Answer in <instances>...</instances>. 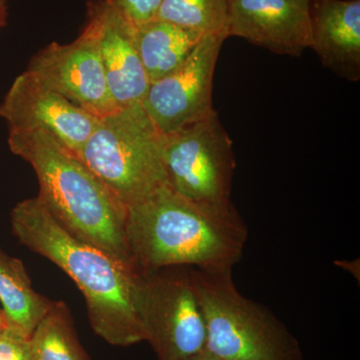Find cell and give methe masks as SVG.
Listing matches in <instances>:
<instances>
[{
	"label": "cell",
	"mask_w": 360,
	"mask_h": 360,
	"mask_svg": "<svg viewBox=\"0 0 360 360\" xmlns=\"http://www.w3.org/2000/svg\"><path fill=\"white\" fill-rule=\"evenodd\" d=\"M155 20L200 33L227 37V0H162Z\"/></svg>",
	"instance_id": "17"
},
{
	"label": "cell",
	"mask_w": 360,
	"mask_h": 360,
	"mask_svg": "<svg viewBox=\"0 0 360 360\" xmlns=\"http://www.w3.org/2000/svg\"><path fill=\"white\" fill-rule=\"evenodd\" d=\"M125 231L139 274L174 266L232 269L243 257L248 236L234 205L195 202L168 184L127 206Z\"/></svg>",
	"instance_id": "1"
},
{
	"label": "cell",
	"mask_w": 360,
	"mask_h": 360,
	"mask_svg": "<svg viewBox=\"0 0 360 360\" xmlns=\"http://www.w3.org/2000/svg\"><path fill=\"white\" fill-rule=\"evenodd\" d=\"M7 16H8L7 0H0V28L6 25Z\"/></svg>",
	"instance_id": "20"
},
{
	"label": "cell",
	"mask_w": 360,
	"mask_h": 360,
	"mask_svg": "<svg viewBox=\"0 0 360 360\" xmlns=\"http://www.w3.org/2000/svg\"><path fill=\"white\" fill-rule=\"evenodd\" d=\"M232 269L193 267L194 290L206 328V350L220 360H303L302 348L283 321L239 292Z\"/></svg>",
	"instance_id": "4"
},
{
	"label": "cell",
	"mask_w": 360,
	"mask_h": 360,
	"mask_svg": "<svg viewBox=\"0 0 360 360\" xmlns=\"http://www.w3.org/2000/svg\"><path fill=\"white\" fill-rule=\"evenodd\" d=\"M203 35L167 21L153 20L134 26V41L149 82L179 68Z\"/></svg>",
	"instance_id": "14"
},
{
	"label": "cell",
	"mask_w": 360,
	"mask_h": 360,
	"mask_svg": "<svg viewBox=\"0 0 360 360\" xmlns=\"http://www.w3.org/2000/svg\"><path fill=\"white\" fill-rule=\"evenodd\" d=\"M51 303L32 288L22 262L0 250V304L6 326L30 338Z\"/></svg>",
	"instance_id": "15"
},
{
	"label": "cell",
	"mask_w": 360,
	"mask_h": 360,
	"mask_svg": "<svg viewBox=\"0 0 360 360\" xmlns=\"http://www.w3.org/2000/svg\"><path fill=\"white\" fill-rule=\"evenodd\" d=\"M165 136L134 104L99 120L77 156L127 207L168 184Z\"/></svg>",
	"instance_id": "5"
},
{
	"label": "cell",
	"mask_w": 360,
	"mask_h": 360,
	"mask_svg": "<svg viewBox=\"0 0 360 360\" xmlns=\"http://www.w3.org/2000/svg\"><path fill=\"white\" fill-rule=\"evenodd\" d=\"M8 130H42L77 155L99 118L41 84L27 71L14 79L1 103Z\"/></svg>",
	"instance_id": "10"
},
{
	"label": "cell",
	"mask_w": 360,
	"mask_h": 360,
	"mask_svg": "<svg viewBox=\"0 0 360 360\" xmlns=\"http://www.w3.org/2000/svg\"><path fill=\"white\" fill-rule=\"evenodd\" d=\"M11 224L21 245L51 260L77 284L97 335L115 347L146 340L135 300L136 269L66 231L37 196L14 206Z\"/></svg>",
	"instance_id": "2"
},
{
	"label": "cell",
	"mask_w": 360,
	"mask_h": 360,
	"mask_svg": "<svg viewBox=\"0 0 360 360\" xmlns=\"http://www.w3.org/2000/svg\"><path fill=\"white\" fill-rule=\"evenodd\" d=\"M6 326V319H4V314H2L1 307H0V328H4Z\"/></svg>",
	"instance_id": "22"
},
{
	"label": "cell",
	"mask_w": 360,
	"mask_h": 360,
	"mask_svg": "<svg viewBox=\"0 0 360 360\" xmlns=\"http://www.w3.org/2000/svg\"><path fill=\"white\" fill-rule=\"evenodd\" d=\"M187 360H220L217 359V356L210 354L207 350H205V352H200V354L194 355V356L191 357V359Z\"/></svg>",
	"instance_id": "21"
},
{
	"label": "cell",
	"mask_w": 360,
	"mask_h": 360,
	"mask_svg": "<svg viewBox=\"0 0 360 360\" xmlns=\"http://www.w3.org/2000/svg\"><path fill=\"white\" fill-rule=\"evenodd\" d=\"M30 360H90L65 302H52L30 340Z\"/></svg>",
	"instance_id": "16"
},
{
	"label": "cell",
	"mask_w": 360,
	"mask_h": 360,
	"mask_svg": "<svg viewBox=\"0 0 360 360\" xmlns=\"http://www.w3.org/2000/svg\"><path fill=\"white\" fill-rule=\"evenodd\" d=\"M26 71L99 120L120 108L108 89L96 42L84 30L70 44L53 42L41 49Z\"/></svg>",
	"instance_id": "9"
},
{
	"label": "cell",
	"mask_w": 360,
	"mask_h": 360,
	"mask_svg": "<svg viewBox=\"0 0 360 360\" xmlns=\"http://www.w3.org/2000/svg\"><path fill=\"white\" fill-rule=\"evenodd\" d=\"M30 340L6 326L0 333V360H30Z\"/></svg>",
	"instance_id": "19"
},
{
	"label": "cell",
	"mask_w": 360,
	"mask_h": 360,
	"mask_svg": "<svg viewBox=\"0 0 360 360\" xmlns=\"http://www.w3.org/2000/svg\"><path fill=\"white\" fill-rule=\"evenodd\" d=\"M224 35H203L191 56L167 77L149 84L142 105L165 134L214 112L213 77Z\"/></svg>",
	"instance_id": "8"
},
{
	"label": "cell",
	"mask_w": 360,
	"mask_h": 360,
	"mask_svg": "<svg viewBox=\"0 0 360 360\" xmlns=\"http://www.w3.org/2000/svg\"><path fill=\"white\" fill-rule=\"evenodd\" d=\"M137 311L158 360H187L206 350V328L194 290L193 267L139 274Z\"/></svg>",
	"instance_id": "6"
},
{
	"label": "cell",
	"mask_w": 360,
	"mask_h": 360,
	"mask_svg": "<svg viewBox=\"0 0 360 360\" xmlns=\"http://www.w3.org/2000/svg\"><path fill=\"white\" fill-rule=\"evenodd\" d=\"M7 142L32 165L37 198L61 226L136 269L127 245V207L84 161L42 130H8Z\"/></svg>",
	"instance_id": "3"
},
{
	"label": "cell",
	"mask_w": 360,
	"mask_h": 360,
	"mask_svg": "<svg viewBox=\"0 0 360 360\" xmlns=\"http://www.w3.org/2000/svg\"><path fill=\"white\" fill-rule=\"evenodd\" d=\"M130 25H141L155 20L162 0H106Z\"/></svg>",
	"instance_id": "18"
},
{
	"label": "cell",
	"mask_w": 360,
	"mask_h": 360,
	"mask_svg": "<svg viewBox=\"0 0 360 360\" xmlns=\"http://www.w3.org/2000/svg\"><path fill=\"white\" fill-rule=\"evenodd\" d=\"M84 30L96 42L116 104L127 108L141 103L150 82L135 46L134 26L106 0H92Z\"/></svg>",
	"instance_id": "12"
},
{
	"label": "cell",
	"mask_w": 360,
	"mask_h": 360,
	"mask_svg": "<svg viewBox=\"0 0 360 360\" xmlns=\"http://www.w3.org/2000/svg\"><path fill=\"white\" fill-rule=\"evenodd\" d=\"M2 329H4V328H0V333H1Z\"/></svg>",
	"instance_id": "23"
},
{
	"label": "cell",
	"mask_w": 360,
	"mask_h": 360,
	"mask_svg": "<svg viewBox=\"0 0 360 360\" xmlns=\"http://www.w3.org/2000/svg\"><path fill=\"white\" fill-rule=\"evenodd\" d=\"M165 135L163 161L168 186L195 202L219 208L233 205L236 155L217 111Z\"/></svg>",
	"instance_id": "7"
},
{
	"label": "cell",
	"mask_w": 360,
	"mask_h": 360,
	"mask_svg": "<svg viewBox=\"0 0 360 360\" xmlns=\"http://www.w3.org/2000/svg\"><path fill=\"white\" fill-rule=\"evenodd\" d=\"M311 45L322 65L360 79V0H310Z\"/></svg>",
	"instance_id": "13"
},
{
	"label": "cell",
	"mask_w": 360,
	"mask_h": 360,
	"mask_svg": "<svg viewBox=\"0 0 360 360\" xmlns=\"http://www.w3.org/2000/svg\"><path fill=\"white\" fill-rule=\"evenodd\" d=\"M227 37L300 58L311 45L310 0H227Z\"/></svg>",
	"instance_id": "11"
}]
</instances>
